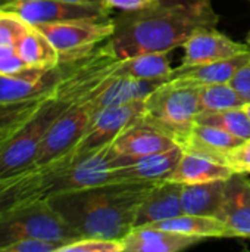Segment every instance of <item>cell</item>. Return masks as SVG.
Instances as JSON below:
<instances>
[{
    "label": "cell",
    "mask_w": 250,
    "mask_h": 252,
    "mask_svg": "<svg viewBox=\"0 0 250 252\" xmlns=\"http://www.w3.org/2000/svg\"><path fill=\"white\" fill-rule=\"evenodd\" d=\"M183 61L180 68L205 65L228 59L249 52L248 44H242L220 32L217 28L200 30L183 43Z\"/></svg>",
    "instance_id": "8fae6325"
},
{
    "label": "cell",
    "mask_w": 250,
    "mask_h": 252,
    "mask_svg": "<svg viewBox=\"0 0 250 252\" xmlns=\"http://www.w3.org/2000/svg\"><path fill=\"white\" fill-rule=\"evenodd\" d=\"M156 182H111L47 198L81 238L122 239L136 223L137 210Z\"/></svg>",
    "instance_id": "7a4b0ae2"
},
{
    "label": "cell",
    "mask_w": 250,
    "mask_h": 252,
    "mask_svg": "<svg viewBox=\"0 0 250 252\" xmlns=\"http://www.w3.org/2000/svg\"><path fill=\"white\" fill-rule=\"evenodd\" d=\"M181 190L183 185L171 180L156 182L141 201L137 216L136 226H147L169 220L172 217L183 214L181 205Z\"/></svg>",
    "instance_id": "5bb4252c"
},
{
    "label": "cell",
    "mask_w": 250,
    "mask_h": 252,
    "mask_svg": "<svg viewBox=\"0 0 250 252\" xmlns=\"http://www.w3.org/2000/svg\"><path fill=\"white\" fill-rule=\"evenodd\" d=\"M96 114L91 96L71 105L47 130L34 167H46L68 155L83 139Z\"/></svg>",
    "instance_id": "52a82bcc"
},
{
    "label": "cell",
    "mask_w": 250,
    "mask_h": 252,
    "mask_svg": "<svg viewBox=\"0 0 250 252\" xmlns=\"http://www.w3.org/2000/svg\"><path fill=\"white\" fill-rule=\"evenodd\" d=\"M111 145L116 155L130 158L146 157L178 146L171 136L141 118L125 128Z\"/></svg>",
    "instance_id": "4fadbf2b"
},
{
    "label": "cell",
    "mask_w": 250,
    "mask_h": 252,
    "mask_svg": "<svg viewBox=\"0 0 250 252\" xmlns=\"http://www.w3.org/2000/svg\"><path fill=\"white\" fill-rule=\"evenodd\" d=\"M227 180H217L197 185H183V214L209 216L220 219L224 207Z\"/></svg>",
    "instance_id": "7402d4cb"
},
{
    "label": "cell",
    "mask_w": 250,
    "mask_h": 252,
    "mask_svg": "<svg viewBox=\"0 0 250 252\" xmlns=\"http://www.w3.org/2000/svg\"><path fill=\"white\" fill-rule=\"evenodd\" d=\"M233 174V170L222 161L184 151L180 162L165 180L177 182L181 185H197L217 180H228Z\"/></svg>",
    "instance_id": "d6986e66"
},
{
    "label": "cell",
    "mask_w": 250,
    "mask_h": 252,
    "mask_svg": "<svg viewBox=\"0 0 250 252\" xmlns=\"http://www.w3.org/2000/svg\"><path fill=\"white\" fill-rule=\"evenodd\" d=\"M242 142H243V139L233 136L231 133H228L222 128L208 126V124H200V123L194 121V124H193L186 142L181 145V148L186 152L206 155V157H211L214 159L224 162V155L228 151H231L233 148L239 146Z\"/></svg>",
    "instance_id": "44dd1931"
},
{
    "label": "cell",
    "mask_w": 250,
    "mask_h": 252,
    "mask_svg": "<svg viewBox=\"0 0 250 252\" xmlns=\"http://www.w3.org/2000/svg\"><path fill=\"white\" fill-rule=\"evenodd\" d=\"M224 162L233 173L250 174V139L243 140L239 146L228 151L224 155Z\"/></svg>",
    "instance_id": "4dcf8cb0"
},
{
    "label": "cell",
    "mask_w": 250,
    "mask_h": 252,
    "mask_svg": "<svg viewBox=\"0 0 250 252\" xmlns=\"http://www.w3.org/2000/svg\"><path fill=\"white\" fill-rule=\"evenodd\" d=\"M9 1H10V0H0V9H1V7H3L4 4H7Z\"/></svg>",
    "instance_id": "8d00e7d4"
},
{
    "label": "cell",
    "mask_w": 250,
    "mask_h": 252,
    "mask_svg": "<svg viewBox=\"0 0 250 252\" xmlns=\"http://www.w3.org/2000/svg\"><path fill=\"white\" fill-rule=\"evenodd\" d=\"M220 220L227 226L230 238L250 236V180L234 173L225 183V198Z\"/></svg>",
    "instance_id": "2e32d148"
},
{
    "label": "cell",
    "mask_w": 250,
    "mask_h": 252,
    "mask_svg": "<svg viewBox=\"0 0 250 252\" xmlns=\"http://www.w3.org/2000/svg\"><path fill=\"white\" fill-rule=\"evenodd\" d=\"M199 97L202 112H217L233 108H243L248 103L246 99L230 83L200 86Z\"/></svg>",
    "instance_id": "4316f807"
},
{
    "label": "cell",
    "mask_w": 250,
    "mask_h": 252,
    "mask_svg": "<svg viewBox=\"0 0 250 252\" xmlns=\"http://www.w3.org/2000/svg\"><path fill=\"white\" fill-rule=\"evenodd\" d=\"M69 3H77V4H97V6H106L103 0H65ZM108 7V6H106Z\"/></svg>",
    "instance_id": "e575fe53"
},
{
    "label": "cell",
    "mask_w": 250,
    "mask_h": 252,
    "mask_svg": "<svg viewBox=\"0 0 250 252\" xmlns=\"http://www.w3.org/2000/svg\"><path fill=\"white\" fill-rule=\"evenodd\" d=\"M250 61V52L205 63V65H196V66H187V68H174L171 78L177 80L180 83L186 84H194V86H208V84H217V83H230L234 74Z\"/></svg>",
    "instance_id": "ffe728a7"
},
{
    "label": "cell",
    "mask_w": 250,
    "mask_h": 252,
    "mask_svg": "<svg viewBox=\"0 0 250 252\" xmlns=\"http://www.w3.org/2000/svg\"><path fill=\"white\" fill-rule=\"evenodd\" d=\"M62 244L43 239H22L4 247L1 252H59Z\"/></svg>",
    "instance_id": "1f68e13d"
},
{
    "label": "cell",
    "mask_w": 250,
    "mask_h": 252,
    "mask_svg": "<svg viewBox=\"0 0 250 252\" xmlns=\"http://www.w3.org/2000/svg\"><path fill=\"white\" fill-rule=\"evenodd\" d=\"M199 93L200 86L171 78L144 99L141 120L161 128L181 146L202 112Z\"/></svg>",
    "instance_id": "3957f363"
},
{
    "label": "cell",
    "mask_w": 250,
    "mask_h": 252,
    "mask_svg": "<svg viewBox=\"0 0 250 252\" xmlns=\"http://www.w3.org/2000/svg\"><path fill=\"white\" fill-rule=\"evenodd\" d=\"M22 239H43L63 245L81 239L47 198L31 201L0 217V252Z\"/></svg>",
    "instance_id": "277c9868"
},
{
    "label": "cell",
    "mask_w": 250,
    "mask_h": 252,
    "mask_svg": "<svg viewBox=\"0 0 250 252\" xmlns=\"http://www.w3.org/2000/svg\"><path fill=\"white\" fill-rule=\"evenodd\" d=\"M246 44H248V47H249V52H250V32H249V35H248V41H246Z\"/></svg>",
    "instance_id": "74e56055"
},
{
    "label": "cell",
    "mask_w": 250,
    "mask_h": 252,
    "mask_svg": "<svg viewBox=\"0 0 250 252\" xmlns=\"http://www.w3.org/2000/svg\"><path fill=\"white\" fill-rule=\"evenodd\" d=\"M65 66L50 69L28 68L13 75H0V105L29 100L49 94L63 77Z\"/></svg>",
    "instance_id": "7c38bea8"
},
{
    "label": "cell",
    "mask_w": 250,
    "mask_h": 252,
    "mask_svg": "<svg viewBox=\"0 0 250 252\" xmlns=\"http://www.w3.org/2000/svg\"><path fill=\"white\" fill-rule=\"evenodd\" d=\"M1 9L19 15L31 25L71 19L109 18L111 9L97 4H77L65 0H10Z\"/></svg>",
    "instance_id": "9c48e42d"
},
{
    "label": "cell",
    "mask_w": 250,
    "mask_h": 252,
    "mask_svg": "<svg viewBox=\"0 0 250 252\" xmlns=\"http://www.w3.org/2000/svg\"><path fill=\"white\" fill-rule=\"evenodd\" d=\"M31 24L19 15L0 9V62L16 55V44Z\"/></svg>",
    "instance_id": "f1b7e54d"
},
{
    "label": "cell",
    "mask_w": 250,
    "mask_h": 252,
    "mask_svg": "<svg viewBox=\"0 0 250 252\" xmlns=\"http://www.w3.org/2000/svg\"><path fill=\"white\" fill-rule=\"evenodd\" d=\"M171 78H130V77H113L112 75L91 94V102L96 112L106 106L122 105L134 100H144L159 86Z\"/></svg>",
    "instance_id": "9a60e30c"
},
{
    "label": "cell",
    "mask_w": 250,
    "mask_h": 252,
    "mask_svg": "<svg viewBox=\"0 0 250 252\" xmlns=\"http://www.w3.org/2000/svg\"><path fill=\"white\" fill-rule=\"evenodd\" d=\"M43 167H31L0 179V217L31 201L46 198Z\"/></svg>",
    "instance_id": "ac0fdd59"
},
{
    "label": "cell",
    "mask_w": 250,
    "mask_h": 252,
    "mask_svg": "<svg viewBox=\"0 0 250 252\" xmlns=\"http://www.w3.org/2000/svg\"><path fill=\"white\" fill-rule=\"evenodd\" d=\"M115 158L116 154L109 143L90 152L65 155L43 167L46 198L62 192L111 183Z\"/></svg>",
    "instance_id": "5b68a950"
},
{
    "label": "cell",
    "mask_w": 250,
    "mask_h": 252,
    "mask_svg": "<svg viewBox=\"0 0 250 252\" xmlns=\"http://www.w3.org/2000/svg\"><path fill=\"white\" fill-rule=\"evenodd\" d=\"M59 252H124V244L121 239L81 238L60 247Z\"/></svg>",
    "instance_id": "f546056e"
},
{
    "label": "cell",
    "mask_w": 250,
    "mask_h": 252,
    "mask_svg": "<svg viewBox=\"0 0 250 252\" xmlns=\"http://www.w3.org/2000/svg\"><path fill=\"white\" fill-rule=\"evenodd\" d=\"M196 123L222 128L243 140L250 139V118L245 108H233L217 112H200Z\"/></svg>",
    "instance_id": "83f0119b"
},
{
    "label": "cell",
    "mask_w": 250,
    "mask_h": 252,
    "mask_svg": "<svg viewBox=\"0 0 250 252\" xmlns=\"http://www.w3.org/2000/svg\"><path fill=\"white\" fill-rule=\"evenodd\" d=\"M184 149L178 145L168 151L130 158L116 155L111 182H161L165 180L177 167Z\"/></svg>",
    "instance_id": "30bf717a"
},
{
    "label": "cell",
    "mask_w": 250,
    "mask_h": 252,
    "mask_svg": "<svg viewBox=\"0 0 250 252\" xmlns=\"http://www.w3.org/2000/svg\"><path fill=\"white\" fill-rule=\"evenodd\" d=\"M124 252H178L202 241V238L168 232L152 226H136L122 239Z\"/></svg>",
    "instance_id": "e0dca14e"
},
{
    "label": "cell",
    "mask_w": 250,
    "mask_h": 252,
    "mask_svg": "<svg viewBox=\"0 0 250 252\" xmlns=\"http://www.w3.org/2000/svg\"><path fill=\"white\" fill-rule=\"evenodd\" d=\"M49 94L29 100L0 105V152L7 142L38 112Z\"/></svg>",
    "instance_id": "484cf974"
},
{
    "label": "cell",
    "mask_w": 250,
    "mask_h": 252,
    "mask_svg": "<svg viewBox=\"0 0 250 252\" xmlns=\"http://www.w3.org/2000/svg\"><path fill=\"white\" fill-rule=\"evenodd\" d=\"M52 41L60 62L83 58L103 44L113 34L112 18L71 19L35 25Z\"/></svg>",
    "instance_id": "8992f818"
},
{
    "label": "cell",
    "mask_w": 250,
    "mask_h": 252,
    "mask_svg": "<svg viewBox=\"0 0 250 252\" xmlns=\"http://www.w3.org/2000/svg\"><path fill=\"white\" fill-rule=\"evenodd\" d=\"M152 227L164 229L174 233H181L196 238H230L227 226L217 217L209 216H194V214H181L169 220L159 223L147 224Z\"/></svg>",
    "instance_id": "d4e9b609"
},
{
    "label": "cell",
    "mask_w": 250,
    "mask_h": 252,
    "mask_svg": "<svg viewBox=\"0 0 250 252\" xmlns=\"http://www.w3.org/2000/svg\"><path fill=\"white\" fill-rule=\"evenodd\" d=\"M21 59L28 68L50 69L60 63V58L52 41L35 25H29L16 44Z\"/></svg>",
    "instance_id": "603a6c76"
},
{
    "label": "cell",
    "mask_w": 250,
    "mask_h": 252,
    "mask_svg": "<svg viewBox=\"0 0 250 252\" xmlns=\"http://www.w3.org/2000/svg\"><path fill=\"white\" fill-rule=\"evenodd\" d=\"M112 21L109 47L118 59H127L169 53L194 32L215 28L220 15L212 0H158L141 9L122 10Z\"/></svg>",
    "instance_id": "6da1fadb"
},
{
    "label": "cell",
    "mask_w": 250,
    "mask_h": 252,
    "mask_svg": "<svg viewBox=\"0 0 250 252\" xmlns=\"http://www.w3.org/2000/svg\"><path fill=\"white\" fill-rule=\"evenodd\" d=\"M144 112V100H134L99 109L80 143L68 154L78 155L112 143L125 128L139 121Z\"/></svg>",
    "instance_id": "ba28073f"
},
{
    "label": "cell",
    "mask_w": 250,
    "mask_h": 252,
    "mask_svg": "<svg viewBox=\"0 0 250 252\" xmlns=\"http://www.w3.org/2000/svg\"><path fill=\"white\" fill-rule=\"evenodd\" d=\"M174 68L167 52L161 53H144L121 59L115 69L113 77H130V78H171Z\"/></svg>",
    "instance_id": "cb8c5ba5"
},
{
    "label": "cell",
    "mask_w": 250,
    "mask_h": 252,
    "mask_svg": "<svg viewBox=\"0 0 250 252\" xmlns=\"http://www.w3.org/2000/svg\"><path fill=\"white\" fill-rule=\"evenodd\" d=\"M243 108H245V111L248 112V115H249V118H250V102H248Z\"/></svg>",
    "instance_id": "d590c367"
},
{
    "label": "cell",
    "mask_w": 250,
    "mask_h": 252,
    "mask_svg": "<svg viewBox=\"0 0 250 252\" xmlns=\"http://www.w3.org/2000/svg\"><path fill=\"white\" fill-rule=\"evenodd\" d=\"M230 84L246 99V102H250V61L234 74Z\"/></svg>",
    "instance_id": "d6a6232c"
},
{
    "label": "cell",
    "mask_w": 250,
    "mask_h": 252,
    "mask_svg": "<svg viewBox=\"0 0 250 252\" xmlns=\"http://www.w3.org/2000/svg\"><path fill=\"white\" fill-rule=\"evenodd\" d=\"M105 4L112 10V9H119L122 10H136V9H141L146 7L158 0H103Z\"/></svg>",
    "instance_id": "836d02e7"
}]
</instances>
